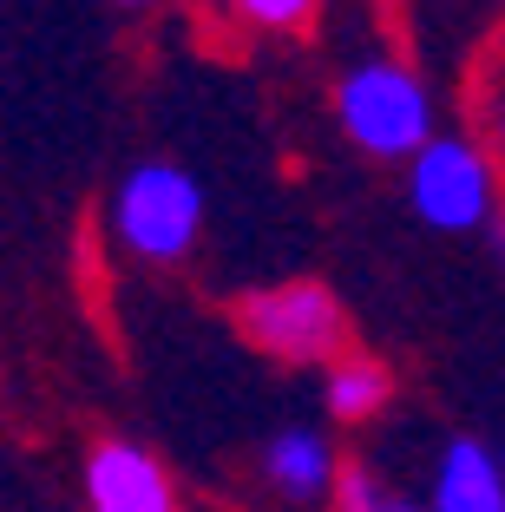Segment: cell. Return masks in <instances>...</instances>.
Listing matches in <instances>:
<instances>
[{
  "label": "cell",
  "instance_id": "6da1fadb",
  "mask_svg": "<svg viewBox=\"0 0 505 512\" xmlns=\"http://www.w3.org/2000/svg\"><path fill=\"white\" fill-rule=\"evenodd\" d=\"M335 112H342V132L355 138L368 158H420L433 145V106L427 86L407 73L401 60H368L342 79L335 92Z\"/></svg>",
  "mask_w": 505,
  "mask_h": 512
},
{
  "label": "cell",
  "instance_id": "7a4b0ae2",
  "mask_svg": "<svg viewBox=\"0 0 505 512\" xmlns=\"http://www.w3.org/2000/svg\"><path fill=\"white\" fill-rule=\"evenodd\" d=\"M112 224H119L132 256L178 263L197 243V224H204V191L178 165H138V171H125L119 197H112Z\"/></svg>",
  "mask_w": 505,
  "mask_h": 512
},
{
  "label": "cell",
  "instance_id": "3957f363",
  "mask_svg": "<svg viewBox=\"0 0 505 512\" xmlns=\"http://www.w3.org/2000/svg\"><path fill=\"white\" fill-rule=\"evenodd\" d=\"M237 322L263 355H276V362H342V342H348L342 302H335L328 283L256 289V296H243Z\"/></svg>",
  "mask_w": 505,
  "mask_h": 512
},
{
  "label": "cell",
  "instance_id": "277c9868",
  "mask_svg": "<svg viewBox=\"0 0 505 512\" xmlns=\"http://www.w3.org/2000/svg\"><path fill=\"white\" fill-rule=\"evenodd\" d=\"M407 191H414V211L433 230H479L492 217V171L466 138H433L414 158Z\"/></svg>",
  "mask_w": 505,
  "mask_h": 512
},
{
  "label": "cell",
  "instance_id": "5b68a950",
  "mask_svg": "<svg viewBox=\"0 0 505 512\" xmlns=\"http://www.w3.org/2000/svg\"><path fill=\"white\" fill-rule=\"evenodd\" d=\"M86 499L92 512H178L171 473L132 440H99L86 460Z\"/></svg>",
  "mask_w": 505,
  "mask_h": 512
},
{
  "label": "cell",
  "instance_id": "8992f818",
  "mask_svg": "<svg viewBox=\"0 0 505 512\" xmlns=\"http://www.w3.org/2000/svg\"><path fill=\"white\" fill-rule=\"evenodd\" d=\"M427 506L433 512H505V460H492L479 440H446Z\"/></svg>",
  "mask_w": 505,
  "mask_h": 512
},
{
  "label": "cell",
  "instance_id": "52a82bcc",
  "mask_svg": "<svg viewBox=\"0 0 505 512\" xmlns=\"http://www.w3.org/2000/svg\"><path fill=\"white\" fill-rule=\"evenodd\" d=\"M263 480L283 499H322V493H335V480H342V460L328 453L322 434L283 427V434L263 447Z\"/></svg>",
  "mask_w": 505,
  "mask_h": 512
},
{
  "label": "cell",
  "instance_id": "ba28073f",
  "mask_svg": "<svg viewBox=\"0 0 505 512\" xmlns=\"http://www.w3.org/2000/svg\"><path fill=\"white\" fill-rule=\"evenodd\" d=\"M387 394H394V375H387V362H374V355H342V362L328 368V414H342V421L381 414Z\"/></svg>",
  "mask_w": 505,
  "mask_h": 512
},
{
  "label": "cell",
  "instance_id": "9c48e42d",
  "mask_svg": "<svg viewBox=\"0 0 505 512\" xmlns=\"http://www.w3.org/2000/svg\"><path fill=\"white\" fill-rule=\"evenodd\" d=\"M335 512H433L420 506L414 493H401V486H387L374 467H342V480H335Z\"/></svg>",
  "mask_w": 505,
  "mask_h": 512
},
{
  "label": "cell",
  "instance_id": "30bf717a",
  "mask_svg": "<svg viewBox=\"0 0 505 512\" xmlns=\"http://www.w3.org/2000/svg\"><path fill=\"white\" fill-rule=\"evenodd\" d=\"M237 14H243V20H256V27L296 33V27H309L315 0H237Z\"/></svg>",
  "mask_w": 505,
  "mask_h": 512
},
{
  "label": "cell",
  "instance_id": "8fae6325",
  "mask_svg": "<svg viewBox=\"0 0 505 512\" xmlns=\"http://www.w3.org/2000/svg\"><path fill=\"white\" fill-rule=\"evenodd\" d=\"M125 7H145V0H125Z\"/></svg>",
  "mask_w": 505,
  "mask_h": 512
},
{
  "label": "cell",
  "instance_id": "7c38bea8",
  "mask_svg": "<svg viewBox=\"0 0 505 512\" xmlns=\"http://www.w3.org/2000/svg\"><path fill=\"white\" fill-rule=\"evenodd\" d=\"M499 460H505V453H499Z\"/></svg>",
  "mask_w": 505,
  "mask_h": 512
}]
</instances>
